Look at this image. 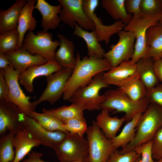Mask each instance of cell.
Instances as JSON below:
<instances>
[{
  "instance_id": "cell-8",
  "label": "cell",
  "mask_w": 162,
  "mask_h": 162,
  "mask_svg": "<svg viewBox=\"0 0 162 162\" xmlns=\"http://www.w3.org/2000/svg\"><path fill=\"white\" fill-rule=\"evenodd\" d=\"M60 45L58 40L53 41L52 34L43 30L34 34L29 31L25 36L22 48L34 55H40L48 61L54 60L57 47Z\"/></svg>"
},
{
  "instance_id": "cell-26",
  "label": "cell",
  "mask_w": 162,
  "mask_h": 162,
  "mask_svg": "<svg viewBox=\"0 0 162 162\" xmlns=\"http://www.w3.org/2000/svg\"><path fill=\"white\" fill-rule=\"evenodd\" d=\"M154 61L152 58H143L140 59L136 63V72L146 91L159 84L154 69Z\"/></svg>"
},
{
  "instance_id": "cell-3",
  "label": "cell",
  "mask_w": 162,
  "mask_h": 162,
  "mask_svg": "<svg viewBox=\"0 0 162 162\" xmlns=\"http://www.w3.org/2000/svg\"><path fill=\"white\" fill-rule=\"evenodd\" d=\"M104 94L105 99L101 110L124 112L126 123L137 114L143 113L149 104L145 98L137 101L131 100L118 88L108 90Z\"/></svg>"
},
{
  "instance_id": "cell-47",
  "label": "cell",
  "mask_w": 162,
  "mask_h": 162,
  "mask_svg": "<svg viewBox=\"0 0 162 162\" xmlns=\"http://www.w3.org/2000/svg\"><path fill=\"white\" fill-rule=\"evenodd\" d=\"M159 22L160 24L162 26V16L160 19Z\"/></svg>"
},
{
  "instance_id": "cell-2",
  "label": "cell",
  "mask_w": 162,
  "mask_h": 162,
  "mask_svg": "<svg viewBox=\"0 0 162 162\" xmlns=\"http://www.w3.org/2000/svg\"><path fill=\"white\" fill-rule=\"evenodd\" d=\"M161 127L162 107L154 103H149L139 120L134 138L119 151V153L123 154L131 151L137 146L151 140Z\"/></svg>"
},
{
  "instance_id": "cell-24",
  "label": "cell",
  "mask_w": 162,
  "mask_h": 162,
  "mask_svg": "<svg viewBox=\"0 0 162 162\" xmlns=\"http://www.w3.org/2000/svg\"><path fill=\"white\" fill-rule=\"evenodd\" d=\"M125 122L124 116L120 118L111 117L109 112L106 110H101L95 121L106 137L110 140L116 136L117 132Z\"/></svg>"
},
{
  "instance_id": "cell-46",
  "label": "cell",
  "mask_w": 162,
  "mask_h": 162,
  "mask_svg": "<svg viewBox=\"0 0 162 162\" xmlns=\"http://www.w3.org/2000/svg\"><path fill=\"white\" fill-rule=\"evenodd\" d=\"M154 162H162V158L158 160L154 161Z\"/></svg>"
},
{
  "instance_id": "cell-16",
  "label": "cell",
  "mask_w": 162,
  "mask_h": 162,
  "mask_svg": "<svg viewBox=\"0 0 162 162\" xmlns=\"http://www.w3.org/2000/svg\"><path fill=\"white\" fill-rule=\"evenodd\" d=\"M62 68L55 60L48 61L41 65L32 66L20 74L19 81L27 92L31 93L34 90L33 82L35 78L40 76H46Z\"/></svg>"
},
{
  "instance_id": "cell-27",
  "label": "cell",
  "mask_w": 162,
  "mask_h": 162,
  "mask_svg": "<svg viewBox=\"0 0 162 162\" xmlns=\"http://www.w3.org/2000/svg\"><path fill=\"white\" fill-rule=\"evenodd\" d=\"M73 35L81 38L85 41L87 45L88 56L103 58L105 50L99 43L94 30L88 32L82 28L76 23Z\"/></svg>"
},
{
  "instance_id": "cell-37",
  "label": "cell",
  "mask_w": 162,
  "mask_h": 162,
  "mask_svg": "<svg viewBox=\"0 0 162 162\" xmlns=\"http://www.w3.org/2000/svg\"><path fill=\"white\" fill-rule=\"evenodd\" d=\"M140 156L134 150L121 154L116 149L111 154L107 162H136Z\"/></svg>"
},
{
  "instance_id": "cell-32",
  "label": "cell",
  "mask_w": 162,
  "mask_h": 162,
  "mask_svg": "<svg viewBox=\"0 0 162 162\" xmlns=\"http://www.w3.org/2000/svg\"><path fill=\"white\" fill-rule=\"evenodd\" d=\"M29 117L34 119L41 126L48 130H60L69 133L64 129L63 123L52 115L33 111L31 112Z\"/></svg>"
},
{
  "instance_id": "cell-38",
  "label": "cell",
  "mask_w": 162,
  "mask_h": 162,
  "mask_svg": "<svg viewBox=\"0 0 162 162\" xmlns=\"http://www.w3.org/2000/svg\"><path fill=\"white\" fill-rule=\"evenodd\" d=\"M152 145L151 140L134 148V150L141 155L140 162H154L152 157Z\"/></svg>"
},
{
  "instance_id": "cell-13",
  "label": "cell",
  "mask_w": 162,
  "mask_h": 162,
  "mask_svg": "<svg viewBox=\"0 0 162 162\" xmlns=\"http://www.w3.org/2000/svg\"><path fill=\"white\" fill-rule=\"evenodd\" d=\"M4 76L7 83L9 93L7 101L17 106L26 115L29 116L33 111L31 98L24 94L19 83V72L13 66L9 65L4 69Z\"/></svg>"
},
{
  "instance_id": "cell-48",
  "label": "cell",
  "mask_w": 162,
  "mask_h": 162,
  "mask_svg": "<svg viewBox=\"0 0 162 162\" xmlns=\"http://www.w3.org/2000/svg\"><path fill=\"white\" fill-rule=\"evenodd\" d=\"M140 159L141 156L138 158V159L136 160V162H140Z\"/></svg>"
},
{
  "instance_id": "cell-35",
  "label": "cell",
  "mask_w": 162,
  "mask_h": 162,
  "mask_svg": "<svg viewBox=\"0 0 162 162\" xmlns=\"http://www.w3.org/2000/svg\"><path fill=\"white\" fill-rule=\"evenodd\" d=\"M141 13L143 15L154 16H162L160 0H141Z\"/></svg>"
},
{
  "instance_id": "cell-29",
  "label": "cell",
  "mask_w": 162,
  "mask_h": 162,
  "mask_svg": "<svg viewBox=\"0 0 162 162\" xmlns=\"http://www.w3.org/2000/svg\"><path fill=\"white\" fill-rule=\"evenodd\" d=\"M84 110L79 105L71 103L69 106L63 105L50 109H43L42 112L53 116L63 123L73 118L85 119L84 116Z\"/></svg>"
},
{
  "instance_id": "cell-4",
  "label": "cell",
  "mask_w": 162,
  "mask_h": 162,
  "mask_svg": "<svg viewBox=\"0 0 162 162\" xmlns=\"http://www.w3.org/2000/svg\"><path fill=\"white\" fill-rule=\"evenodd\" d=\"M103 73L97 74L88 85L77 90L69 101L77 104L84 110H101L100 106L104 101L105 96L100 95L99 92L101 89L109 86L104 80Z\"/></svg>"
},
{
  "instance_id": "cell-10",
  "label": "cell",
  "mask_w": 162,
  "mask_h": 162,
  "mask_svg": "<svg viewBox=\"0 0 162 162\" xmlns=\"http://www.w3.org/2000/svg\"><path fill=\"white\" fill-rule=\"evenodd\" d=\"M62 8L59 14L61 21L71 28L76 24L85 30H94L92 21L85 13L83 7V0H58Z\"/></svg>"
},
{
  "instance_id": "cell-17",
  "label": "cell",
  "mask_w": 162,
  "mask_h": 162,
  "mask_svg": "<svg viewBox=\"0 0 162 162\" xmlns=\"http://www.w3.org/2000/svg\"><path fill=\"white\" fill-rule=\"evenodd\" d=\"M5 54L14 68L20 74L31 66L43 64L48 61L41 56L33 54L22 47Z\"/></svg>"
},
{
  "instance_id": "cell-39",
  "label": "cell",
  "mask_w": 162,
  "mask_h": 162,
  "mask_svg": "<svg viewBox=\"0 0 162 162\" xmlns=\"http://www.w3.org/2000/svg\"><path fill=\"white\" fill-rule=\"evenodd\" d=\"M152 140V157L157 160L162 158V127L157 131Z\"/></svg>"
},
{
  "instance_id": "cell-45",
  "label": "cell",
  "mask_w": 162,
  "mask_h": 162,
  "mask_svg": "<svg viewBox=\"0 0 162 162\" xmlns=\"http://www.w3.org/2000/svg\"><path fill=\"white\" fill-rule=\"evenodd\" d=\"M9 65L13 66L5 54L0 52V69H4Z\"/></svg>"
},
{
  "instance_id": "cell-40",
  "label": "cell",
  "mask_w": 162,
  "mask_h": 162,
  "mask_svg": "<svg viewBox=\"0 0 162 162\" xmlns=\"http://www.w3.org/2000/svg\"><path fill=\"white\" fill-rule=\"evenodd\" d=\"M145 98L149 103H154L162 107V83L147 90Z\"/></svg>"
},
{
  "instance_id": "cell-51",
  "label": "cell",
  "mask_w": 162,
  "mask_h": 162,
  "mask_svg": "<svg viewBox=\"0 0 162 162\" xmlns=\"http://www.w3.org/2000/svg\"><path fill=\"white\" fill-rule=\"evenodd\" d=\"M161 58H162V57H161Z\"/></svg>"
},
{
  "instance_id": "cell-15",
  "label": "cell",
  "mask_w": 162,
  "mask_h": 162,
  "mask_svg": "<svg viewBox=\"0 0 162 162\" xmlns=\"http://www.w3.org/2000/svg\"><path fill=\"white\" fill-rule=\"evenodd\" d=\"M25 115L14 104L7 100H0V137L7 131L16 134L22 130Z\"/></svg>"
},
{
  "instance_id": "cell-12",
  "label": "cell",
  "mask_w": 162,
  "mask_h": 162,
  "mask_svg": "<svg viewBox=\"0 0 162 162\" xmlns=\"http://www.w3.org/2000/svg\"><path fill=\"white\" fill-rule=\"evenodd\" d=\"M99 3L98 0H83V7L85 13L94 24V28L93 30L98 41H104L106 45H108L112 36L123 29L126 25L121 21H116L109 25L104 24L102 20L94 12Z\"/></svg>"
},
{
  "instance_id": "cell-30",
  "label": "cell",
  "mask_w": 162,
  "mask_h": 162,
  "mask_svg": "<svg viewBox=\"0 0 162 162\" xmlns=\"http://www.w3.org/2000/svg\"><path fill=\"white\" fill-rule=\"evenodd\" d=\"M118 88L135 101L144 98L146 92V88L137 73L124 81Z\"/></svg>"
},
{
  "instance_id": "cell-42",
  "label": "cell",
  "mask_w": 162,
  "mask_h": 162,
  "mask_svg": "<svg viewBox=\"0 0 162 162\" xmlns=\"http://www.w3.org/2000/svg\"><path fill=\"white\" fill-rule=\"evenodd\" d=\"M9 89L4 76V69H0V100H7Z\"/></svg>"
},
{
  "instance_id": "cell-36",
  "label": "cell",
  "mask_w": 162,
  "mask_h": 162,
  "mask_svg": "<svg viewBox=\"0 0 162 162\" xmlns=\"http://www.w3.org/2000/svg\"><path fill=\"white\" fill-rule=\"evenodd\" d=\"M65 130L68 133L83 136L86 133L88 127L86 119L73 118L63 123Z\"/></svg>"
},
{
  "instance_id": "cell-43",
  "label": "cell",
  "mask_w": 162,
  "mask_h": 162,
  "mask_svg": "<svg viewBox=\"0 0 162 162\" xmlns=\"http://www.w3.org/2000/svg\"><path fill=\"white\" fill-rule=\"evenodd\" d=\"M153 67L158 80L162 82V58L154 59Z\"/></svg>"
},
{
  "instance_id": "cell-11",
  "label": "cell",
  "mask_w": 162,
  "mask_h": 162,
  "mask_svg": "<svg viewBox=\"0 0 162 162\" xmlns=\"http://www.w3.org/2000/svg\"><path fill=\"white\" fill-rule=\"evenodd\" d=\"M117 34L118 42L110 46V49L105 52L103 57L108 61L111 68L124 61L131 59L134 51L135 38L134 33L123 29Z\"/></svg>"
},
{
  "instance_id": "cell-31",
  "label": "cell",
  "mask_w": 162,
  "mask_h": 162,
  "mask_svg": "<svg viewBox=\"0 0 162 162\" xmlns=\"http://www.w3.org/2000/svg\"><path fill=\"white\" fill-rule=\"evenodd\" d=\"M142 113H139L130 121L126 123L120 133L111 140L113 147L116 149L125 147L134 138L136 127Z\"/></svg>"
},
{
  "instance_id": "cell-44",
  "label": "cell",
  "mask_w": 162,
  "mask_h": 162,
  "mask_svg": "<svg viewBox=\"0 0 162 162\" xmlns=\"http://www.w3.org/2000/svg\"><path fill=\"white\" fill-rule=\"evenodd\" d=\"M43 155V154L42 153L33 152L28 154V158H27L20 162H47L41 159Z\"/></svg>"
},
{
  "instance_id": "cell-14",
  "label": "cell",
  "mask_w": 162,
  "mask_h": 162,
  "mask_svg": "<svg viewBox=\"0 0 162 162\" xmlns=\"http://www.w3.org/2000/svg\"><path fill=\"white\" fill-rule=\"evenodd\" d=\"M22 129L28 132L41 145L54 150L69 133L60 130L50 131L44 128L34 119L24 115Z\"/></svg>"
},
{
  "instance_id": "cell-5",
  "label": "cell",
  "mask_w": 162,
  "mask_h": 162,
  "mask_svg": "<svg viewBox=\"0 0 162 162\" xmlns=\"http://www.w3.org/2000/svg\"><path fill=\"white\" fill-rule=\"evenodd\" d=\"M162 16H147L141 14L133 16L130 22L125 25L124 30L132 32L135 38L134 51L131 60L136 63L140 59L144 58L148 48L146 43V35L148 29L159 22Z\"/></svg>"
},
{
  "instance_id": "cell-50",
  "label": "cell",
  "mask_w": 162,
  "mask_h": 162,
  "mask_svg": "<svg viewBox=\"0 0 162 162\" xmlns=\"http://www.w3.org/2000/svg\"><path fill=\"white\" fill-rule=\"evenodd\" d=\"M161 4V7L162 8V0H160Z\"/></svg>"
},
{
  "instance_id": "cell-18",
  "label": "cell",
  "mask_w": 162,
  "mask_h": 162,
  "mask_svg": "<svg viewBox=\"0 0 162 162\" xmlns=\"http://www.w3.org/2000/svg\"><path fill=\"white\" fill-rule=\"evenodd\" d=\"M136 63L131 59L124 61L103 73V78L108 85L118 87L124 81L136 73Z\"/></svg>"
},
{
  "instance_id": "cell-23",
  "label": "cell",
  "mask_w": 162,
  "mask_h": 162,
  "mask_svg": "<svg viewBox=\"0 0 162 162\" xmlns=\"http://www.w3.org/2000/svg\"><path fill=\"white\" fill-rule=\"evenodd\" d=\"M25 0H16L9 8L0 11V33L17 29L20 15L26 3Z\"/></svg>"
},
{
  "instance_id": "cell-34",
  "label": "cell",
  "mask_w": 162,
  "mask_h": 162,
  "mask_svg": "<svg viewBox=\"0 0 162 162\" xmlns=\"http://www.w3.org/2000/svg\"><path fill=\"white\" fill-rule=\"evenodd\" d=\"M16 134L9 133L0 137V162H13L15 157V152L13 144Z\"/></svg>"
},
{
  "instance_id": "cell-20",
  "label": "cell",
  "mask_w": 162,
  "mask_h": 162,
  "mask_svg": "<svg viewBox=\"0 0 162 162\" xmlns=\"http://www.w3.org/2000/svg\"><path fill=\"white\" fill-rule=\"evenodd\" d=\"M36 2L35 0H27L20 13L17 29L19 36L18 49L22 47L26 33L34 30L36 28L37 22L33 12L35 9Z\"/></svg>"
},
{
  "instance_id": "cell-9",
  "label": "cell",
  "mask_w": 162,
  "mask_h": 162,
  "mask_svg": "<svg viewBox=\"0 0 162 162\" xmlns=\"http://www.w3.org/2000/svg\"><path fill=\"white\" fill-rule=\"evenodd\" d=\"M74 68L62 67L59 70L46 77V86L39 99L32 103V110L44 101L52 105L62 96L66 84Z\"/></svg>"
},
{
  "instance_id": "cell-22",
  "label": "cell",
  "mask_w": 162,
  "mask_h": 162,
  "mask_svg": "<svg viewBox=\"0 0 162 162\" xmlns=\"http://www.w3.org/2000/svg\"><path fill=\"white\" fill-rule=\"evenodd\" d=\"M57 36L60 42L59 47L56 52L54 60L62 67L74 68L76 58L74 56V46L73 42L62 34Z\"/></svg>"
},
{
  "instance_id": "cell-7",
  "label": "cell",
  "mask_w": 162,
  "mask_h": 162,
  "mask_svg": "<svg viewBox=\"0 0 162 162\" xmlns=\"http://www.w3.org/2000/svg\"><path fill=\"white\" fill-rule=\"evenodd\" d=\"M88 143V162H107L116 149L110 140L105 136L95 121L88 127L86 132Z\"/></svg>"
},
{
  "instance_id": "cell-33",
  "label": "cell",
  "mask_w": 162,
  "mask_h": 162,
  "mask_svg": "<svg viewBox=\"0 0 162 162\" xmlns=\"http://www.w3.org/2000/svg\"><path fill=\"white\" fill-rule=\"evenodd\" d=\"M19 36L17 29L7 31L0 35V52L6 54L18 49Z\"/></svg>"
},
{
  "instance_id": "cell-19",
  "label": "cell",
  "mask_w": 162,
  "mask_h": 162,
  "mask_svg": "<svg viewBox=\"0 0 162 162\" xmlns=\"http://www.w3.org/2000/svg\"><path fill=\"white\" fill-rule=\"evenodd\" d=\"M35 8L42 15L41 25L44 30L55 29L58 26L61 21L59 16L61 4L52 5L45 0H38Z\"/></svg>"
},
{
  "instance_id": "cell-21",
  "label": "cell",
  "mask_w": 162,
  "mask_h": 162,
  "mask_svg": "<svg viewBox=\"0 0 162 162\" xmlns=\"http://www.w3.org/2000/svg\"><path fill=\"white\" fill-rule=\"evenodd\" d=\"M13 144L15 152V158L13 162H20L33 148L40 145L28 132L23 129L15 135Z\"/></svg>"
},
{
  "instance_id": "cell-41",
  "label": "cell",
  "mask_w": 162,
  "mask_h": 162,
  "mask_svg": "<svg viewBox=\"0 0 162 162\" xmlns=\"http://www.w3.org/2000/svg\"><path fill=\"white\" fill-rule=\"evenodd\" d=\"M141 0H125V7L127 12L136 16L142 14L140 9Z\"/></svg>"
},
{
  "instance_id": "cell-49",
  "label": "cell",
  "mask_w": 162,
  "mask_h": 162,
  "mask_svg": "<svg viewBox=\"0 0 162 162\" xmlns=\"http://www.w3.org/2000/svg\"><path fill=\"white\" fill-rule=\"evenodd\" d=\"M88 162L87 161H73V162Z\"/></svg>"
},
{
  "instance_id": "cell-6",
  "label": "cell",
  "mask_w": 162,
  "mask_h": 162,
  "mask_svg": "<svg viewBox=\"0 0 162 162\" xmlns=\"http://www.w3.org/2000/svg\"><path fill=\"white\" fill-rule=\"evenodd\" d=\"M54 150L59 162L87 161L88 143L83 136L69 133Z\"/></svg>"
},
{
  "instance_id": "cell-28",
  "label": "cell",
  "mask_w": 162,
  "mask_h": 162,
  "mask_svg": "<svg viewBox=\"0 0 162 162\" xmlns=\"http://www.w3.org/2000/svg\"><path fill=\"white\" fill-rule=\"evenodd\" d=\"M125 0H102L101 6L113 19L122 21L125 25L131 20L133 16L128 13L125 7Z\"/></svg>"
},
{
  "instance_id": "cell-25",
  "label": "cell",
  "mask_w": 162,
  "mask_h": 162,
  "mask_svg": "<svg viewBox=\"0 0 162 162\" xmlns=\"http://www.w3.org/2000/svg\"><path fill=\"white\" fill-rule=\"evenodd\" d=\"M146 43L148 48L144 58H151L154 59L162 56V26L159 22L150 27L147 30Z\"/></svg>"
},
{
  "instance_id": "cell-1",
  "label": "cell",
  "mask_w": 162,
  "mask_h": 162,
  "mask_svg": "<svg viewBox=\"0 0 162 162\" xmlns=\"http://www.w3.org/2000/svg\"><path fill=\"white\" fill-rule=\"evenodd\" d=\"M76 58V65L64 90L62 97L64 100H69L77 90L88 85L96 75L111 68L104 58L88 56L81 58L77 53Z\"/></svg>"
}]
</instances>
